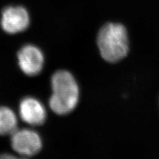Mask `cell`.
<instances>
[{
  "mask_svg": "<svg viewBox=\"0 0 159 159\" xmlns=\"http://www.w3.org/2000/svg\"><path fill=\"white\" fill-rule=\"evenodd\" d=\"M52 94L49 106L58 115L72 111L79 101V88L76 80L68 71L59 70L51 78Z\"/></svg>",
  "mask_w": 159,
  "mask_h": 159,
  "instance_id": "cell-1",
  "label": "cell"
},
{
  "mask_svg": "<svg viewBox=\"0 0 159 159\" xmlns=\"http://www.w3.org/2000/svg\"><path fill=\"white\" fill-rule=\"evenodd\" d=\"M17 116L12 109L0 107V135H11L17 129Z\"/></svg>",
  "mask_w": 159,
  "mask_h": 159,
  "instance_id": "cell-7",
  "label": "cell"
},
{
  "mask_svg": "<svg viewBox=\"0 0 159 159\" xmlns=\"http://www.w3.org/2000/svg\"><path fill=\"white\" fill-rule=\"evenodd\" d=\"M19 116L30 125H41L45 121L47 113L43 104L37 99L25 98L19 104Z\"/></svg>",
  "mask_w": 159,
  "mask_h": 159,
  "instance_id": "cell-6",
  "label": "cell"
},
{
  "mask_svg": "<svg viewBox=\"0 0 159 159\" xmlns=\"http://www.w3.org/2000/svg\"><path fill=\"white\" fill-rule=\"evenodd\" d=\"M97 43L102 58L109 62H116L129 52V40L125 27L119 23H107L99 31Z\"/></svg>",
  "mask_w": 159,
  "mask_h": 159,
  "instance_id": "cell-2",
  "label": "cell"
},
{
  "mask_svg": "<svg viewBox=\"0 0 159 159\" xmlns=\"http://www.w3.org/2000/svg\"><path fill=\"white\" fill-rule=\"evenodd\" d=\"M30 23L28 11L22 6H9L2 13L1 25L3 31L9 34L21 33L27 29Z\"/></svg>",
  "mask_w": 159,
  "mask_h": 159,
  "instance_id": "cell-4",
  "label": "cell"
},
{
  "mask_svg": "<svg viewBox=\"0 0 159 159\" xmlns=\"http://www.w3.org/2000/svg\"><path fill=\"white\" fill-rule=\"evenodd\" d=\"M11 141L13 150L24 157L35 155L42 148L41 137L31 129H17L11 135Z\"/></svg>",
  "mask_w": 159,
  "mask_h": 159,
  "instance_id": "cell-3",
  "label": "cell"
},
{
  "mask_svg": "<svg viewBox=\"0 0 159 159\" xmlns=\"http://www.w3.org/2000/svg\"><path fill=\"white\" fill-rule=\"evenodd\" d=\"M19 66L27 76H35L42 70L44 56L38 47L27 44L21 48L17 54Z\"/></svg>",
  "mask_w": 159,
  "mask_h": 159,
  "instance_id": "cell-5",
  "label": "cell"
},
{
  "mask_svg": "<svg viewBox=\"0 0 159 159\" xmlns=\"http://www.w3.org/2000/svg\"><path fill=\"white\" fill-rule=\"evenodd\" d=\"M16 158V157L11 156V155H3L0 156V158Z\"/></svg>",
  "mask_w": 159,
  "mask_h": 159,
  "instance_id": "cell-8",
  "label": "cell"
}]
</instances>
